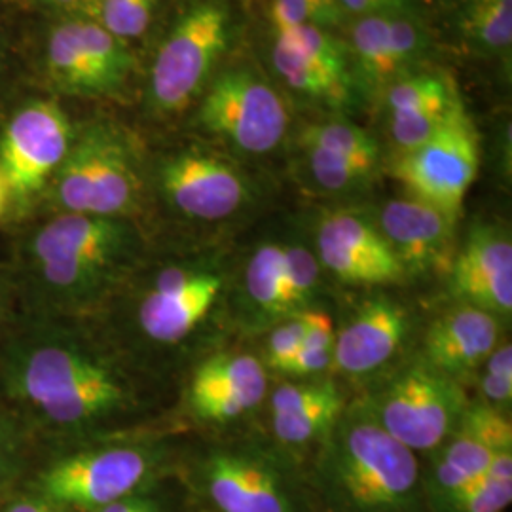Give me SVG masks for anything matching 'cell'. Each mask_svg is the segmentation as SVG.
I'll use <instances>...</instances> for the list:
<instances>
[{"label":"cell","mask_w":512,"mask_h":512,"mask_svg":"<svg viewBox=\"0 0 512 512\" xmlns=\"http://www.w3.org/2000/svg\"><path fill=\"white\" fill-rule=\"evenodd\" d=\"M319 512H429L416 452L368 412L336 421L308 473Z\"/></svg>","instance_id":"1"},{"label":"cell","mask_w":512,"mask_h":512,"mask_svg":"<svg viewBox=\"0 0 512 512\" xmlns=\"http://www.w3.org/2000/svg\"><path fill=\"white\" fill-rule=\"evenodd\" d=\"M194 486L213 512H319L308 476L258 448H213L196 465Z\"/></svg>","instance_id":"2"},{"label":"cell","mask_w":512,"mask_h":512,"mask_svg":"<svg viewBox=\"0 0 512 512\" xmlns=\"http://www.w3.org/2000/svg\"><path fill=\"white\" fill-rule=\"evenodd\" d=\"M232 16L224 0H198L165 37L148 84L150 107L160 114L186 109L211 82V73L228 50Z\"/></svg>","instance_id":"3"},{"label":"cell","mask_w":512,"mask_h":512,"mask_svg":"<svg viewBox=\"0 0 512 512\" xmlns=\"http://www.w3.org/2000/svg\"><path fill=\"white\" fill-rule=\"evenodd\" d=\"M54 177L57 202L69 213L120 219L141 194L131 147L107 126H93L71 145Z\"/></svg>","instance_id":"4"},{"label":"cell","mask_w":512,"mask_h":512,"mask_svg":"<svg viewBox=\"0 0 512 512\" xmlns=\"http://www.w3.org/2000/svg\"><path fill=\"white\" fill-rule=\"evenodd\" d=\"M291 122L283 95L251 67L228 69L203 92L198 124L247 154H268L281 145Z\"/></svg>","instance_id":"5"},{"label":"cell","mask_w":512,"mask_h":512,"mask_svg":"<svg viewBox=\"0 0 512 512\" xmlns=\"http://www.w3.org/2000/svg\"><path fill=\"white\" fill-rule=\"evenodd\" d=\"M21 389L48 420L61 425L97 420L126 399L124 387L107 368L63 346H46L29 357Z\"/></svg>","instance_id":"6"},{"label":"cell","mask_w":512,"mask_h":512,"mask_svg":"<svg viewBox=\"0 0 512 512\" xmlns=\"http://www.w3.org/2000/svg\"><path fill=\"white\" fill-rule=\"evenodd\" d=\"M467 406L454 378L416 363L391 380L368 414L408 450L433 452L456 431Z\"/></svg>","instance_id":"7"},{"label":"cell","mask_w":512,"mask_h":512,"mask_svg":"<svg viewBox=\"0 0 512 512\" xmlns=\"http://www.w3.org/2000/svg\"><path fill=\"white\" fill-rule=\"evenodd\" d=\"M131 236L120 219L67 213L35 239L42 277L57 289H88L126 255Z\"/></svg>","instance_id":"8"},{"label":"cell","mask_w":512,"mask_h":512,"mask_svg":"<svg viewBox=\"0 0 512 512\" xmlns=\"http://www.w3.org/2000/svg\"><path fill=\"white\" fill-rule=\"evenodd\" d=\"M480 145L465 110L458 112L423 145L397 156L393 175L412 198L431 203L459 219L465 196L475 183Z\"/></svg>","instance_id":"9"},{"label":"cell","mask_w":512,"mask_h":512,"mask_svg":"<svg viewBox=\"0 0 512 512\" xmlns=\"http://www.w3.org/2000/svg\"><path fill=\"white\" fill-rule=\"evenodd\" d=\"M154 471L152 454L109 446L61 459L40 476V494L67 511L95 512L141 492Z\"/></svg>","instance_id":"10"},{"label":"cell","mask_w":512,"mask_h":512,"mask_svg":"<svg viewBox=\"0 0 512 512\" xmlns=\"http://www.w3.org/2000/svg\"><path fill=\"white\" fill-rule=\"evenodd\" d=\"M505 450H512L511 421L505 412L488 404L467 406L456 431L437 448L431 469L423 471L429 512L448 511Z\"/></svg>","instance_id":"11"},{"label":"cell","mask_w":512,"mask_h":512,"mask_svg":"<svg viewBox=\"0 0 512 512\" xmlns=\"http://www.w3.org/2000/svg\"><path fill=\"white\" fill-rule=\"evenodd\" d=\"M429 46L427 29L410 12L357 18L346 44L355 90L382 95L393 82L418 69Z\"/></svg>","instance_id":"12"},{"label":"cell","mask_w":512,"mask_h":512,"mask_svg":"<svg viewBox=\"0 0 512 512\" xmlns=\"http://www.w3.org/2000/svg\"><path fill=\"white\" fill-rule=\"evenodd\" d=\"M67 114L52 101H33L19 110L0 141V171L10 196H29L54 177L71 148Z\"/></svg>","instance_id":"13"},{"label":"cell","mask_w":512,"mask_h":512,"mask_svg":"<svg viewBox=\"0 0 512 512\" xmlns=\"http://www.w3.org/2000/svg\"><path fill=\"white\" fill-rule=\"evenodd\" d=\"M272 65L293 92L313 101L340 107L355 90L348 48L330 29L302 25L277 33Z\"/></svg>","instance_id":"14"},{"label":"cell","mask_w":512,"mask_h":512,"mask_svg":"<svg viewBox=\"0 0 512 512\" xmlns=\"http://www.w3.org/2000/svg\"><path fill=\"white\" fill-rule=\"evenodd\" d=\"M160 183L167 202L188 219H228L251 200V184L238 167L202 150L169 158Z\"/></svg>","instance_id":"15"},{"label":"cell","mask_w":512,"mask_h":512,"mask_svg":"<svg viewBox=\"0 0 512 512\" xmlns=\"http://www.w3.org/2000/svg\"><path fill=\"white\" fill-rule=\"evenodd\" d=\"M315 247L319 264L346 283L384 285L403 279V268L376 222L355 211L323 217Z\"/></svg>","instance_id":"16"},{"label":"cell","mask_w":512,"mask_h":512,"mask_svg":"<svg viewBox=\"0 0 512 512\" xmlns=\"http://www.w3.org/2000/svg\"><path fill=\"white\" fill-rule=\"evenodd\" d=\"M456 224L458 219L412 196L385 203L376 222L404 275L450 270Z\"/></svg>","instance_id":"17"},{"label":"cell","mask_w":512,"mask_h":512,"mask_svg":"<svg viewBox=\"0 0 512 512\" xmlns=\"http://www.w3.org/2000/svg\"><path fill=\"white\" fill-rule=\"evenodd\" d=\"M382 99L399 154L420 147L465 110L456 80L444 71L406 74L382 93Z\"/></svg>","instance_id":"18"},{"label":"cell","mask_w":512,"mask_h":512,"mask_svg":"<svg viewBox=\"0 0 512 512\" xmlns=\"http://www.w3.org/2000/svg\"><path fill=\"white\" fill-rule=\"evenodd\" d=\"M452 291L467 306L509 317L512 311V241L495 224L473 226L452 262Z\"/></svg>","instance_id":"19"},{"label":"cell","mask_w":512,"mask_h":512,"mask_svg":"<svg viewBox=\"0 0 512 512\" xmlns=\"http://www.w3.org/2000/svg\"><path fill=\"white\" fill-rule=\"evenodd\" d=\"M220 289L222 279L213 272L169 268L143 300L139 323L156 342H179L202 323Z\"/></svg>","instance_id":"20"},{"label":"cell","mask_w":512,"mask_h":512,"mask_svg":"<svg viewBox=\"0 0 512 512\" xmlns=\"http://www.w3.org/2000/svg\"><path fill=\"white\" fill-rule=\"evenodd\" d=\"M268 376L251 355H215L194 374L190 401L203 420L230 421L266 397Z\"/></svg>","instance_id":"21"},{"label":"cell","mask_w":512,"mask_h":512,"mask_svg":"<svg viewBox=\"0 0 512 512\" xmlns=\"http://www.w3.org/2000/svg\"><path fill=\"white\" fill-rule=\"evenodd\" d=\"M408 317L389 296L368 300L334 342L332 363L349 376H365L384 366L403 344Z\"/></svg>","instance_id":"22"},{"label":"cell","mask_w":512,"mask_h":512,"mask_svg":"<svg viewBox=\"0 0 512 512\" xmlns=\"http://www.w3.org/2000/svg\"><path fill=\"white\" fill-rule=\"evenodd\" d=\"M499 344L497 317L461 304L433 323L425 336V359L450 378H458L486 363Z\"/></svg>","instance_id":"23"},{"label":"cell","mask_w":512,"mask_h":512,"mask_svg":"<svg viewBox=\"0 0 512 512\" xmlns=\"http://www.w3.org/2000/svg\"><path fill=\"white\" fill-rule=\"evenodd\" d=\"M344 399L332 384L283 385L272 395L275 439L285 446L321 442L342 418Z\"/></svg>","instance_id":"24"},{"label":"cell","mask_w":512,"mask_h":512,"mask_svg":"<svg viewBox=\"0 0 512 512\" xmlns=\"http://www.w3.org/2000/svg\"><path fill=\"white\" fill-rule=\"evenodd\" d=\"M48 69L55 84L67 92L84 95L109 93L74 37L71 21L57 25L50 35Z\"/></svg>","instance_id":"25"},{"label":"cell","mask_w":512,"mask_h":512,"mask_svg":"<svg viewBox=\"0 0 512 512\" xmlns=\"http://www.w3.org/2000/svg\"><path fill=\"white\" fill-rule=\"evenodd\" d=\"M71 27L82 52L103 80L107 92H116L122 88L133 67V57L129 54L126 42L110 35L103 25L92 18L71 19Z\"/></svg>","instance_id":"26"},{"label":"cell","mask_w":512,"mask_h":512,"mask_svg":"<svg viewBox=\"0 0 512 512\" xmlns=\"http://www.w3.org/2000/svg\"><path fill=\"white\" fill-rule=\"evenodd\" d=\"M459 27L478 50L511 57L512 0H467L459 14Z\"/></svg>","instance_id":"27"},{"label":"cell","mask_w":512,"mask_h":512,"mask_svg":"<svg viewBox=\"0 0 512 512\" xmlns=\"http://www.w3.org/2000/svg\"><path fill=\"white\" fill-rule=\"evenodd\" d=\"M245 287L251 302L266 315L285 311V245L264 243L251 256L245 270Z\"/></svg>","instance_id":"28"},{"label":"cell","mask_w":512,"mask_h":512,"mask_svg":"<svg viewBox=\"0 0 512 512\" xmlns=\"http://www.w3.org/2000/svg\"><path fill=\"white\" fill-rule=\"evenodd\" d=\"M300 147L325 150L368 165H378L380 160V147L376 139L366 129L342 120L313 124L302 129Z\"/></svg>","instance_id":"29"},{"label":"cell","mask_w":512,"mask_h":512,"mask_svg":"<svg viewBox=\"0 0 512 512\" xmlns=\"http://www.w3.org/2000/svg\"><path fill=\"white\" fill-rule=\"evenodd\" d=\"M512 501V450L501 452L486 475L452 501L446 512H503Z\"/></svg>","instance_id":"30"},{"label":"cell","mask_w":512,"mask_h":512,"mask_svg":"<svg viewBox=\"0 0 512 512\" xmlns=\"http://www.w3.org/2000/svg\"><path fill=\"white\" fill-rule=\"evenodd\" d=\"M306 334L300 351L293 363L287 368V374L293 376H315L332 365L336 332L332 319L325 311H304Z\"/></svg>","instance_id":"31"},{"label":"cell","mask_w":512,"mask_h":512,"mask_svg":"<svg viewBox=\"0 0 512 512\" xmlns=\"http://www.w3.org/2000/svg\"><path fill=\"white\" fill-rule=\"evenodd\" d=\"M346 18L338 0H270V23L277 33H285L302 25L329 29Z\"/></svg>","instance_id":"32"},{"label":"cell","mask_w":512,"mask_h":512,"mask_svg":"<svg viewBox=\"0 0 512 512\" xmlns=\"http://www.w3.org/2000/svg\"><path fill=\"white\" fill-rule=\"evenodd\" d=\"M313 183L327 192H344L366 183L376 165L355 162L317 148H302Z\"/></svg>","instance_id":"33"},{"label":"cell","mask_w":512,"mask_h":512,"mask_svg":"<svg viewBox=\"0 0 512 512\" xmlns=\"http://www.w3.org/2000/svg\"><path fill=\"white\" fill-rule=\"evenodd\" d=\"M160 0H97L92 19L124 42L147 33Z\"/></svg>","instance_id":"34"},{"label":"cell","mask_w":512,"mask_h":512,"mask_svg":"<svg viewBox=\"0 0 512 512\" xmlns=\"http://www.w3.org/2000/svg\"><path fill=\"white\" fill-rule=\"evenodd\" d=\"M319 283V260L310 249L291 243L285 245V311L296 315L308 306Z\"/></svg>","instance_id":"35"},{"label":"cell","mask_w":512,"mask_h":512,"mask_svg":"<svg viewBox=\"0 0 512 512\" xmlns=\"http://www.w3.org/2000/svg\"><path fill=\"white\" fill-rule=\"evenodd\" d=\"M482 395L488 406L503 410L512 401V348L511 344H497L484 363V376L480 380Z\"/></svg>","instance_id":"36"},{"label":"cell","mask_w":512,"mask_h":512,"mask_svg":"<svg viewBox=\"0 0 512 512\" xmlns=\"http://www.w3.org/2000/svg\"><path fill=\"white\" fill-rule=\"evenodd\" d=\"M306 334V317L304 311L291 315L285 323H281L268 340L266 351V365L277 372H287L289 365L293 363L296 353L304 342Z\"/></svg>","instance_id":"37"},{"label":"cell","mask_w":512,"mask_h":512,"mask_svg":"<svg viewBox=\"0 0 512 512\" xmlns=\"http://www.w3.org/2000/svg\"><path fill=\"white\" fill-rule=\"evenodd\" d=\"M342 10L357 18L376 14H403L410 12L414 0H338Z\"/></svg>","instance_id":"38"},{"label":"cell","mask_w":512,"mask_h":512,"mask_svg":"<svg viewBox=\"0 0 512 512\" xmlns=\"http://www.w3.org/2000/svg\"><path fill=\"white\" fill-rule=\"evenodd\" d=\"M95 512H165V507L156 495L137 492Z\"/></svg>","instance_id":"39"},{"label":"cell","mask_w":512,"mask_h":512,"mask_svg":"<svg viewBox=\"0 0 512 512\" xmlns=\"http://www.w3.org/2000/svg\"><path fill=\"white\" fill-rule=\"evenodd\" d=\"M6 512H73L55 505L52 501L40 497V499H19L12 503Z\"/></svg>","instance_id":"40"},{"label":"cell","mask_w":512,"mask_h":512,"mask_svg":"<svg viewBox=\"0 0 512 512\" xmlns=\"http://www.w3.org/2000/svg\"><path fill=\"white\" fill-rule=\"evenodd\" d=\"M59 8H67V10H82L92 14V0H48Z\"/></svg>","instance_id":"41"},{"label":"cell","mask_w":512,"mask_h":512,"mask_svg":"<svg viewBox=\"0 0 512 512\" xmlns=\"http://www.w3.org/2000/svg\"><path fill=\"white\" fill-rule=\"evenodd\" d=\"M95 4H97V0H92V12L93 8H95ZM90 16H92V14H90Z\"/></svg>","instance_id":"42"},{"label":"cell","mask_w":512,"mask_h":512,"mask_svg":"<svg viewBox=\"0 0 512 512\" xmlns=\"http://www.w3.org/2000/svg\"><path fill=\"white\" fill-rule=\"evenodd\" d=\"M0 469H2V461H0Z\"/></svg>","instance_id":"43"}]
</instances>
